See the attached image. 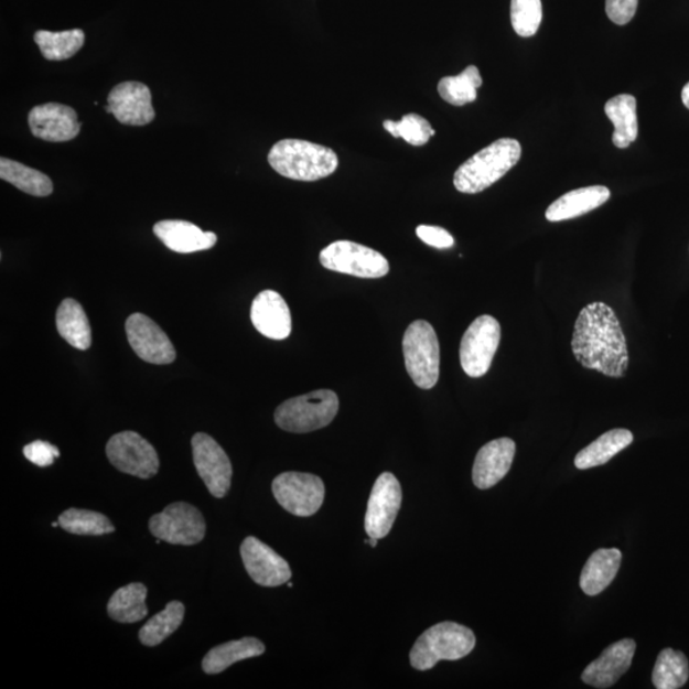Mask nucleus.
I'll use <instances>...</instances> for the list:
<instances>
[{
	"mask_svg": "<svg viewBox=\"0 0 689 689\" xmlns=\"http://www.w3.org/2000/svg\"><path fill=\"white\" fill-rule=\"evenodd\" d=\"M572 352L583 368L622 378L628 369V347L621 323L610 305L588 304L574 323Z\"/></svg>",
	"mask_w": 689,
	"mask_h": 689,
	"instance_id": "obj_1",
	"label": "nucleus"
},
{
	"mask_svg": "<svg viewBox=\"0 0 689 689\" xmlns=\"http://www.w3.org/2000/svg\"><path fill=\"white\" fill-rule=\"evenodd\" d=\"M269 164L289 180L315 182L336 172L338 158L326 146L289 138L273 144Z\"/></svg>",
	"mask_w": 689,
	"mask_h": 689,
	"instance_id": "obj_2",
	"label": "nucleus"
},
{
	"mask_svg": "<svg viewBox=\"0 0 689 689\" xmlns=\"http://www.w3.org/2000/svg\"><path fill=\"white\" fill-rule=\"evenodd\" d=\"M521 153L520 142L500 138L465 161L456 170L453 184L461 193H481L502 180L520 161Z\"/></svg>",
	"mask_w": 689,
	"mask_h": 689,
	"instance_id": "obj_3",
	"label": "nucleus"
},
{
	"mask_svg": "<svg viewBox=\"0 0 689 689\" xmlns=\"http://www.w3.org/2000/svg\"><path fill=\"white\" fill-rule=\"evenodd\" d=\"M474 632L455 622H442L427 629L410 652L413 669L429 670L441 660L455 661L465 658L474 650Z\"/></svg>",
	"mask_w": 689,
	"mask_h": 689,
	"instance_id": "obj_4",
	"label": "nucleus"
},
{
	"mask_svg": "<svg viewBox=\"0 0 689 689\" xmlns=\"http://www.w3.org/2000/svg\"><path fill=\"white\" fill-rule=\"evenodd\" d=\"M338 397L319 390L282 402L274 411V423L290 433H310L332 423L338 412Z\"/></svg>",
	"mask_w": 689,
	"mask_h": 689,
	"instance_id": "obj_5",
	"label": "nucleus"
},
{
	"mask_svg": "<svg viewBox=\"0 0 689 689\" xmlns=\"http://www.w3.org/2000/svg\"><path fill=\"white\" fill-rule=\"evenodd\" d=\"M405 366L412 383L421 390H431L440 378V343L431 323L416 321L402 340Z\"/></svg>",
	"mask_w": 689,
	"mask_h": 689,
	"instance_id": "obj_6",
	"label": "nucleus"
},
{
	"mask_svg": "<svg viewBox=\"0 0 689 689\" xmlns=\"http://www.w3.org/2000/svg\"><path fill=\"white\" fill-rule=\"evenodd\" d=\"M320 261L324 269L362 279L384 278L390 271L385 256L351 240L331 243L322 250Z\"/></svg>",
	"mask_w": 689,
	"mask_h": 689,
	"instance_id": "obj_7",
	"label": "nucleus"
},
{
	"mask_svg": "<svg viewBox=\"0 0 689 689\" xmlns=\"http://www.w3.org/2000/svg\"><path fill=\"white\" fill-rule=\"evenodd\" d=\"M153 537L174 546H196L206 537V520L201 510L186 502H175L149 521Z\"/></svg>",
	"mask_w": 689,
	"mask_h": 689,
	"instance_id": "obj_8",
	"label": "nucleus"
},
{
	"mask_svg": "<svg viewBox=\"0 0 689 689\" xmlns=\"http://www.w3.org/2000/svg\"><path fill=\"white\" fill-rule=\"evenodd\" d=\"M500 343V324L484 314L477 317L461 340L460 362L466 375L481 378L488 373Z\"/></svg>",
	"mask_w": 689,
	"mask_h": 689,
	"instance_id": "obj_9",
	"label": "nucleus"
},
{
	"mask_svg": "<svg viewBox=\"0 0 689 689\" xmlns=\"http://www.w3.org/2000/svg\"><path fill=\"white\" fill-rule=\"evenodd\" d=\"M272 493L289 514L310 517L319 513L324 500V484L320 476L289 472L274 477Z\"/></svg>",
	"mask_w": 689,
	"mask_h": 689,
	"instance_id": "obj_10",
	"label": "nucleus"
},
{
	"mask_svg": "<svg viewBox=\"0 0 689 689\" xmlns=\"http://www.w3.org/2000/svg\"><path fill=\"white\" fill-rule=\"evenodd\" d=\"M107 456L119 472L140 480H150L159 473L157 450L143 437L132 431L112 435L107 444Z\"/></svg>",
	"mask_w": 689,
	"mask_h": 689,
	"instance_id": "obj_11",
	"label": "nucleus"
},
{
	"mask_svg": "<svg viewBox=\"0 0 689 689\" xmlns=\"http://www.w3.org/2000/svg\"><path fill=\"white\" fill-rule=\"evenodd\" d=\"M193 462L211 496L224 498L230 491L233 466L228 455L213 437L197 433L192 438Z\"/></svg>",
	"mask_w": 689,
	"mask_h": 689,
	"instance_id": "obj_12",
	"label": "nucleus"
},
{
	"mask_svg": "<svg viewBox=\"0 0 689 689\" xmlns=\"http://www.w3.org/2000/svg\"><path fill=\"white\" fill-rule=\"evenodd\" d=\"M402 504L399 481L391 473L378 476L370 493L366 514V531L369 538L383 539L390 534Z\"/></svg>",
	"mask_w": 689,
	"mask_h": 689,
	"instance_id": "obj_13",
	"label": "nucleus"
},
{
	"mask_svg": "<svg viewBox=\"0 0 689 689\" xmlns=\"http://www.w3.org/2000/svg\"><path fill=\"white\" fill-rule=\"evenodd\" d=\"M126 332L129 344L142 360L158 366L175 360L176 352L172 342L148 315L142 313L129 315Z\"/></svg>",
	"mask_w": 689,
	"mask_h": 689,
	"instance_id": "obj_14",
	"label": "nucleus"
},
{
	"mask_svg": "<svg viewBox=\"0 0 689 689\" xmlns=\"http://www.w3.org/2000/svg\"><path fill=\"white\" fill-rule=\"evenodd\" d=\"M243 564L249 578L265 588L281 586L293 575L289 563L263 541L248 537L240 546Z\"/></svg>",
	"mask_w": 689,
	"mask_h": 689,
	"instance_id": "obj_15",
	"label": "nucleus"
},
{
	"mask_svg": "<svg viewBox=\"0 0 689 689\" xmlns=\"http://www.w3.org/2000/svg\"><path fill=\"white\" fill-rule=\"evenodd\" d=\"M150 88L141 83L117 85L108 96L105 110L121 125L142 127L155 119Z\"/></svg>",
	"mask_w": 689,
	"mask_h": 689,
	"instance_id": "obj_16",
	"label": "nucleus"
},
{
	"mask_svg": "<svg viewBox=\"0 0 689 689\" xmlns=\"http://www.w3.org/2000/svg\"><path fill=\"white\" fill-rule=\"evenodd\" d=\"M31 133L47 142H67L76 138L80 123L75 109L67 105L49 103L29 112Z\"/></svg>",
	"mask_w": 689,
	"mask_h": 689,
	"instance_id": "obj_17",
	"label": "nucleus"
},
{
	"mask_svg": "<svg viewBox=\"0 0 689 689\" xmlns=\"http://www.w3.org/2000/svg\"><path fill=\"white\" fill-rule=\"evenodd\" d=\"M636 643L624 638L606 647L599 658L582 672V680L595 688H610L618 682L634 659Z\"/></svg>",
	"mask_w": 689,
	"mask_h": 689,
	"instance_id": "obj_18",
	"label": "nucleus"
},
{
	"mask_svg": "<svg viewBox=\"0 0 689 689\" xmlns=\"http://www.w3.org/2000/svg\"><path fill=\"white\" fill-rule=\"evenodd\" d=\"M250 320L259 334L271 340H286L293 329L286 299L273 290H265L255 298Z\"/></svg>",
	"mask_w": 689,
	"mask_h": 689,
	"instance_id": "obj_19",
	"label": "nucleus"
},
{
	"mask_svg": "<svg viewBox=\"0 0 689 689\" xmlns=\"http://www.w3.org/2000/svg\"><path fill=\"white\" fill-rule=\"evenodd\" d=\"M516 453V444L509 438H499L486 443L477 452L473 467L476 488L489 489L508 474Z\"/></svg>",
	"mask_w": 689,
	"mask_h": 689,
	"instance_id": "obj_20",
	"label": "nucleus"
},
{
	"mask_svg": "<svg viewBox=\"0 0 689 689\" xmlns=\"http://www.w3.org/2000/svg\"><path fill=\"white\" fill-rule=\"evenodd\" d=\"M153 233L170 250L183 255L211 249L217 243L215 233L201 230L183 220L159 222L153 226Z\"/></svg>",
	"mask_w": 689,
	"mask_h": 689,
	"instance_id": "obj_21",
	"label": "nucleus"
},
{
	"mask_svg": "<svg viewBox=\"0 0 689 689\" xmlns=\"http://www.w3.org/2000/svg\"><path fill=\"white\" fill-rule=\"evenodd\" d=\"M611 198V191L603 185L586 186L563 194L551 204L546 213L547 220L559 223L586 215L603 206Z\"/></svg>",
	"mask_w": 689,
	"mask_h": 689,
	"instance_id": "obj_22",
	"label": "nucleus"
},
{
	"mask_svg": "<svg viewBox=\"0 0 689 689\" xmlns=\"http://www.w3.org/2000/svg\"><path fill=\"white\" fill-rule=\"evenodd\" d=\"M622 563L617 548L599 549L588 559L581 572L580 586L586 595L595 596L611 585Z\"/></svg>",
	"mask_w": 689,
	"mask_h": 689,
	"instance_id": "obj_23",
	"label": "nucleus"
},
{
	"mask_svg": "<svg viewBox=\"0 0 689 689\" xmlns=\"http://www.w3.org/2000/svg\"><path fill=\"white\" fill-rule=\"evenodd\" d=\"M266 647L255 637H245L223 645H218L206 654L202 660V669L206 675H220L235 663L257 658L263 655Z\"/></svg>",
	"mask_w": 689,
	"mask_h": 689,
	"instance_id": "obj_24",
	"label": "nucleus"
},
{
	"mask_svg": "<svg viewBox=\"0 0 689 689\" xmlns=\"http://www.w3.org/2000/svg\"><path fill=\"white\" fill-rule=\"evenodd\" d=\"M56 329L66 342L78 351H87L93 343L91 326L77 300L64 299L56 312Z\"/></svg>",
	"mask_w": 689,
	"mask_h": 689,
	"instance_id": "obj_25",
	"label": "nucleus"
},
{
	"mask_svg": "<svg viewBox=\"0 0 689 689\" xmlns=\"http://www.w3.org/2000/svg\"><path fill=\"white\" fill-rule=\"evenodd\" d=\"M605 115L614 125L615 148L627 149L638 134L637 101L632 95H618L605 104Z\"/></svg>",
	"mask_w": 689,
	"mask_h": 689,
	"instance_id": "obj_26",
	"label": "nucleus"
},
{
	"mask_svg": "<svg viewBox=\"0 0 689 689\" xmlns=\"http://www.w3.org/2000/svg\"><path fill=\"white\" fill-rule=\"evenodd\" d=\"M632 442H634V434L628 429H613L581 450L574 459V466L580 470L602 466L617 453L627 449Z\"/></svg>",
	"mask_w": 689,
	"mask_h": 689,
	"instance_id": "obj_27",
	"label": "nucleus"
},
{
	"mask_svg": "<svg viewBox=\"0 0 689 689\" xmlns=\"http://www.w3.org/2000/svg\"><path fill=\"white\" fill-rule=\"evenodd\" d=\"M148 594V588L141 582H132L118 589L107 605L109 617L119 623H137L144 620L149 614V607L146 605Z\"/></svg>",
	"mask_w": 689,
	"mask_h": 689,
	"instance_id": "obj_28",
	"label": "nucleus"
},
{
	"mask_svg": "<svg viewBox=\"0 0 689 689\" xmlns=\"http://www.w3.org/2000/svg\"><path fill=\"white\" fill-rule=\"evenodd\" d=\"M0 177L13 184L15 189L31 194V196L46 197L53 193L51 177L18 161L2 158L0 160Z\"/></svg>",
	"mask_w": 689,
	"mask_h": 689,
	"instance_id": "obj_29",
	"label": "nucleus"
},
{
	"mask_svg": "<svg viewBox=\"0 0 689 689\" xmlns=\"http://www.w3.org/2000/svg\"><path fill=\"white\" fill-rule=\"evenodd\" d=\"M35 43L47 61H66L76 55L85 44L83 30H69L62 32L37 31Z\"/></svg>",
	"mask_w": 689,
	"mask_h": 689,
	"instance_id": "obj_30",
	"label": "nucleus"
},
{
	"mask_svg": "<svg viewBox=\"0 0 689 689\" xmlns=\"http://www.w3.org/2000/svg\"><path fill=\"white\" fill-rule=\"evenodd\" d=\"M185 606L181 602H170L165 610L153 615L138 632V638L144 646L153 647L165 642L182 626Z\"/></svg>",
	"mask_w": 689,
	"mask_h": 689,
	"instance_id": "obj_31",
	"label": "nucleus"
},
{
	"mask_svg": "<svg viewBox=\"0 0 689 689\" xmlns=\"http://www.w3.org/2000/svg\"><path fill=\"white\" fill-rule=\"evenodd\" d=\"M483 85L480 69L469 66L459 76L443 77L438 84V94L445 103L464 107L477 97V88Z\"/></svg>",
	"mask_w": 689,
	"mask_h": 689,
	"instance_id": "obj_32",
	"label": "nucleus"
},
{
	"mask_svg": "<svg viewBox=\"0 0 689 689\" xmlns=\"http://www.w3.org/2000/svg\"><path fill=\"white\" fill-rule=\"evenodd\" d=\"M689 678L686 655L672 648H664L656 660L653 683L658 689L682 688Z\"/></svg>",
	"mask_w": 689,
	"mask_h": 689,
	"instance_id": "obj_33",
	"label": "nucleus"
},
{
	"mask_svg": "<svg viewBox=\"0 0 689 689\" xmlns=\"http://www.w3.org/2000/svg\"><path fill=\"white\" fill-rule=\"evenodd\" d=\"M58 521L64 531L75 535L100 537V535L116 531V526L111 524L107 516L90 509H66L60 516Z\"/></svg>",
	"mask_w": 689,
	"mask_h": 689,
	"instance_id": "obj_34",
	"label": "nucleus"
},
{
	"mask_svg": "<svg viewBox=\"0 0 689 689\" xmlns=\"http://www.w3.org/2000/svg\"><path fill=\"white\" fill-rule=\"evenodd\" d=\"M384 127L396 138H403L411 146H424L435 134L431 123L418 115L403 116L400 121L386 120Z\"/></svg>",
	"mask_w": 689,
	"mask_h": 689,
	"instance_id": "obj_35",
	"label": "nucleus"
},
{
	"mask_svg": "<svg viewBox=\"0 0 689 689\" xmlns=\"http://www.w3.org/2000/svg\"><path fill=\"white\" fill-rule=\"evenodd\" d=\"M541 20V0H513L510 2V22L517 35L534 36L540 28Z\"/></svg>",
	"mask_w": 689,
	"mask_h": 689,
	"instance_id": "obj_36",
	"label": "nucleus"
},
{
	"mask_svg": "<svg viewBox=\"0 0 689 689\" xmlns=\"http://www.w3.org/2000/svg\"><path fill=\"white\" fill-rule=\"evenodd\" d=\"M23 455L32 464L39 467H47L53 465L55 459L61 456L58 448L45 441L31 442L23 448Z\"/></svg>",
	"mask_w": 689,
	"mask_h": 689,
	"instance_id": "obj_37",
	"label": "nucleus"
},
{
	"mask_svg": "<svg viewBox=\"0 0 689 689\" xmlns=\"http://www.w3.org/2000/svg\"><path fill=\"white\" fill-rule=\"evenodd\" d=\"M417 235L426 245L437 249H449L455 246L452 235L440 226L420 225L417 228Z\"/></svg>",
	"mask_w": 689,
	"mask_h": 689,
	"instance_id": "obj_38",
	"label": "nucleus"
},
{
	"mask_svg": "<svg viewBox=\"0 0 689 689\" xmlns=\"http://www.w3.org/2000/svg\"><path fill=\"white\" fill-rule=\"evenodd\" d=\"M638 0H606L605 11L607 18L615 24H627L635 18Z\"/></svg>",
	"mask_w": 689,
	"mask_h": 689,
	"instance_id": "obj_39",
	"label": "nucleus"
},
{
	"mask_svg": "<svg viewBox=\"0 0 689 689\" xmlns=\"http://www.w3.org/2000/svg\"><path fill=\"white\" fill-rule=\"evenodd\" d=\"M682 101L685 104V107L689 109V83L683 87Z\"/></svg>",
	"mask_w": 689,
	"mask_h": 689,
	"instance_id": "obj_40",
	"label": "nucleus"
},
{
	"mask_svg": "<svg viewBox=\"0 0 689 689\" xmlns=\"http://www.w3.org/2000/svg\"><path fill=\"white\" fill-rule=\"evenodd\" d=\"M378 540L376 538H370L369 540H367L368 545H370V547L376 548L378 545Z\"/></svg>",
	"mask_w": 689,
	"mask_h": 689,
	"instance_id": "obj_41",
	"label": "nucleus"
}]
</instances>
